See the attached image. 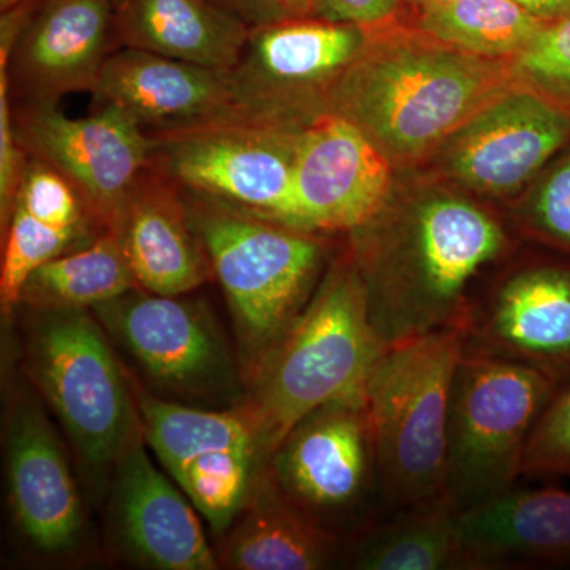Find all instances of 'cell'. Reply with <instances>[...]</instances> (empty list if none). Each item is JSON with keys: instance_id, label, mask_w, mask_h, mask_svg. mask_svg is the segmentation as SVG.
Masks as SVG:
<instances>
[{"instance_id": "obj_4", "label": "cell", "mask_w": 570, "mask_h": 570, "mask_svg": "<svg viewBox=\"0 0 570 570\" xmlns=\"http://www.w3.org/2000/svg\"><path fill=\"white\" fill-rule=\"evenodd\" d=\"M184 197L213 275L227 296L243 376L249 377L316 292L324 245L313 232L202 195Z\"/></svg>"}, {"instance_id": "obj_36", "label": "cell", "mask_w": 570, "mask_h": 570, "mask_svg": "<svg viewBox=\"0 0 570 570\" xmlns=\"http://www.w3.org/2000/svg\"><path fill=\"white\" fill-rule=\"evenodd\" d=\"M250 29L295 17L291 0H216Z\"/></svg>"}, {"instance_id": "obj_28", "label": "cell", "mask_w": 570, "mask_h": 570, "mask_svg": "<svg viewBox=\"0 0 570 570\" xmlns=\"http://www.w3.org/2000/svg\"><path fill=\"white\" fill-rule=\"evenodd\" d=\"M266 466L245 450H214L170 475L214 532H225L245 505L257 472Z\"/></svg>"}, {"instance_id": "obj_32", "label": "cell", "mask_w": 570, "mask_h": 570, "mask_svg": "<svg viewBox=\"0 0 570 570\" xmlns=\"http://www.w3.org/2000/svg\"><path fill=\"white\" fill-rule=\"evenodd\" d=\"M535 238L570 257V145L549 164L523 208Z\"/></svg>"}, {"instance_id": "obj_29", "label": "cell", "mask_w": 570, "mask_h": 570, "mask_svg": "<svg viewBox=\"0 0 570 570\" xmlns=\"http://www.w3.org/2000/svg\"><path fill=\"white\" fill-rule=\"evenodd\" d=\"M97 235L52 227L41 223L21 206H14L9 224L2 230L0 302L3 313L10 314L20 305L22 287L40 266L85 246Z\"/></svg>"}, {"instance_id": "obj_10", "label": "cell", "mask_w": 570, "mask_h": 570, "mask_svg": "<svg viewBox=\"0 0 570 570\" xmlns=\"http://www.w3.org/2000/svg\"><path fill=\"white\" fill-rule=\"evenodd\" d=\"M371 31L317 17H292L250 29L232 70L236 97L247 116L305 124L333 86L366 50Z\"/></svg>"}, {"instance_id": "obj_38", "label": "cell", "mask_w": 570, "mask_h": 570, "mask_svg": "<svg viewBox=\"0 0 570 570\" xmlns=\"http://www.w3.org/2000/svg\"><path fill=\"white\" fill-rule=\"evenodd\" d=\"M295 17H307L314 0H291Z\"/></svg>"}, {"instance_id": "obj_20", "label": "cell", "mask_w": 570, "mask_h": 570, "mask_svg": "<svg viewBox=\"0 0 570 570\" xmlns=\"http://www.w3.org/2000/svg\"><path fill=\"white\" fill-rule=\"evenodd\" d=\"M110 230L142 291L189 295L213 275L181 187L153 164L135 184Z\"/></svg>"}, {"instance_id": "obj_41", "label": "cell", "mask_w": 570, "mask_h": 570, "mask_svg": "<svg viewBox=\"0 0 570 570\" xmlns=\"http://www.w3.org/2000/svg\"><path fill=\"white\" fill-rule=\"evenodd\" d=\"M112 2L118 3V2H119V0H112Z\"/></svg>"}, {"instance_id": "obj_5", "label": "cell", "mask_w": 570, "mask_h": 570, "mask_svg": "<svg viewBox=\"0 0 570 570\" xmlns=\"http://www.w3.org/2000/svg\"><path fill=\"white\" fill-rule=\"evenodd\" d=\"M463 354V330H438L385 347L367 376L363 393L387 509L445 498L450 397Z\"/></svg>"}, {"instance_id": "obj_25", "label": "cell", "mask_w": 570, "mask_h": 570, "mask_svg": "<svg viewBox=\"0 0 570 570\" xmlns=\"http://www.w3.org/2000/svg\"><path fill=\"white\" fill-rule=\"evenodd\" d=\"M135 396L142 436L168 475L214 450H245L266 463L257 431L242 409L214 411L165 401L142 389Z\"/></svg>"}, {"instance_id": "obj_11", "label": "cell", "mask_w": 570, "mask_h": 570, "mask_svg": "<svg viewBox=\"0 0 570 570\" xmlns=\"http://www.w3.org/2000/svg\"><path fill=\"white\" fill-rule=\"evenodd\" d=\"M266 469L285 497L333 532L332 521L358 515L376 494L382 499L365 393L299 420Z\"/></svg>"}, {"instance_id": "obj_22", "label": "cell", "mask_w": 570, "mask_h": 570, "mask_svg": "<svg viewBox=\"0 0 570 570\" xmlns=\"http://www.w3.org/2000/svg\"><path fill=\"white\" fill-rule=\"evenodd\" d=\"M219 551L220 568L235 570H317L336 564L341 539L295 505L266 466L255 475L243 509Z\"/></svg>"}, {"instance_id": "obj_8", "label": "cell", "mask_w": 570, "mask_h": 570, "mask_svg": "<svg viewBox=\"0 0 570 570\" xmlns=\"http://www.w3.org/2000/svg\"><path fill=\"white\" fill-rule=\"evenodd\" d=\"M302 126L245 116L151 135V164L184 193L292 227V183Z\"/></svg>"}, {"instance_id": "obj_1", "label": "cell", "mask_w": 570, "mask_h": 570, "mask_svg": "<svg viewBox=\"0 0 570 570\" xmlns=\"http://www.w3.org/2000/svg\"><path fill=\"white\" fill-rule=\"evenodd\" d=\"M519 85L512 63L468 55L419 28L400 31L395 22L371 31L324 111L355 124L392 164L412 163Z\"/></svg>"}, {"instance_id": "obj_17", "label": "cell", "mask_w": 570, "mask_h": 570, "mask_svg": "<svg viewBox=\"0 0 570 570\" xmlns=\"http://www.w3.org/2000/svg\"><path fill=\"white\" fill-rule=\"evenodd\" d=\"M92 94L100 104L121 108L149 135L247 116L236 97L232 70L135 48H116L108 56Z\"/></svg>"}, {"instance_id": "obj_6", "label": "cell", "mask_w": 570, "mask_h": 570, "mask_svg": "<svg viewBox=\"0 0 570 570\" xmlns=\"http://www.w3.org/2000/svg\"><path fill=\"white\" fill-rule=\"evenodd\" d=\"M28 363L86 478L104 490L141 433L137 396L102 324L89 309L32 311Z\"/></svg>"}, {"instance_id": "obj_35", "label": "cell", "mask_w": 570, "mask_h": 570, "mask_svg": "<svg viewBox=\"0 0 570 570\" xmlns=\"http://www.w3.org/2000/svg\"><path fill=\"white\" fill-rule=\"evenodd\" d=\"M401 3L403 0H314L307 17L376 31L397 22Z\"/></svg>"}, {"instance_id": "obj_9", "label": "cell", "mask_w": 570, "mask_h": 570, "mask_svg": "<svg viewBox=\"0 0 570 570\" xmlns=\"http://www.w3.org/2000/svg\"><path fill=\"white\" fill-rule=\"evenodd\" d=\"M92 313L157 389L213 406H242V363L204 302L135 287Z\"/></svg>"}, {"instance_id": "obj_27", "label": "cell", "mask_w": 570, "mask_h": 570, "mask_svg": "<svg viewBox=\"0 0 570 570\" xmlns=\"http://www.w3.org/2000/svg\"><path fill=\"white\" fill-rule=\"evenodd\" d=\"M417 11L420 31L491 61L512 62L547 22L513 0H452Z\"/></svg>"}, {"instance_id": "obj_18", "label": "cell", "mask_w": 570, "mask_h": 570, "mask_svg": "<svg viewBox=\"0 0 570 570\" xmlns=\"http://www.w3.org/2000/svg\"><path fill=\"white\" fill-rule=\"evenodd\" d=\"M7 487L14 523L33 549L62 557L80 543V491L55 428L29 395L17 396L10 409Z\"/></svg>"}, {"instance_id": "obj_26", "label": "cell", "mask_w": 570, "mask_h": 570, "mask_svg": "<svg viewBox=\"0 0 570 570\" xmlns=\"http://www.w3.org/2000/svg\"><path fill=\"white\" fill-rule=\"evenodd\" d=\"M138 287L118 236L92 242L40 266L21 292L20 305L39 309H94Z\"/></svg>"}, {"instance_id": "obj_23", "label": "cell", "mask_w": 570, "mask_h": 570, "mask_svg": "<svg viewBox=\"0 0 570 570\" xmlns=\"http://www.w3.org/2000/svg\"><path fill=\"white\" fill-rule=\"evenodd\" d=\"M250 28L216 0H119L118 47L217 70H234Z\"/></svg>"}, {"instance_id": "obj_24", "label": "cell", "mask_w": 570, "mask_h": 570, "mask_svg": "<svg viewBox=\"0 0 570 570\" xmlns=\"http://www.w3.org/2000/svg\"><path fill=\"white\" fill-rule=\"evenodd\" d=\"M459 512L448 498L393 510L392 517L360 530L347 551L362 570L463 569L456 528Z\"/></svg>"}, {"instance_id": "obj_19", "label": "cell", "mask_w": 570, "mask_h": 570, "mask_svg": "<svg viewBox=\"0 0 570 570\" xmlns=\"http://www.w3.org/2000/svg\"><path fill=\"white\" fill-rule=\"evenodd\" d=\"M142 430L116 464L111 512L124 551L145 568L219 569L189 498L149 459Z\"/></svg>"}, {"instance_id": "obj_16", "label": "cell", "mask_w": 570, "mask_h": 570, "mask_svg": "<svg viewBox=\"0 0 570 570\" xmlns=\"http://www.w3.org/2000/svg\"><path fill=\"white\" fill-rule=\"evenodd\" d=\"M464 352L534 367L570 381V257L520 266L464 325Z\"/></svg>"}, {"instance_id": "obj_39", "label": "cell", "mask_w": 570, "mask_h": 570, "mask_svg": "<svg viewBox=\"0 0 570 570\" xmlns=\"http://www.w3.org/2000/svg\"><path fill=\"white\" fill-rule=\"evenodd\" d=\"M415 9H425V7L441 6V3L452 2V0H409Z\"/></svg>"}, {"instance_id": "obj_3", "label": "cell", "mask_w": 570, "mask_h": 570, "mask_svg": "<svg viewBox=\"0 0 570 570\" xmlns=\"http://www.w3.org/2000/svg\"><path fill=\"white\" fill-rule=\"evenodd\" d=\"M371 322L355 262L330 268L305 309L255 366L242 409L253 422L266 463L316 409L363 392L385 351Z\"/></svg>"}, {"instance_id": "obj_12", "label": "cell", "mask_w": 570, "mask_h": 570, "mask_svg": "<svg viewBox=\"0 0 570 570\" xmlns=\"http://www.w3.org/2000/svg\"><path fill=\"white\" fill-rule=\"evenodd\" d=\"M116 48L112 0H22L2 11L0 69L21 104L94 92Z\"/></svg>"}, {"instance_id": "obj_15", "label": "cell", "mask_w": 570, "mask_h": 570, "mask_svg": "<svg viewBox=\"0 0 570 570\" xmlns=\"http://www.w3.org/2000/svg\"><path fill=\"white\" fill-rule=\"evenodd\" d=\"M569 145V116L519 85L450 135L444 170L478 193L513 194Z\"/></svg>"}, {"instance_id": "obj_2", "label": "cell", "mask_w": 570, "mask_h": 570, "mask_svg": "<svg viewBox=\"0 0 570 570\" xmlns=\"http://www.w3.org/2000/svg\"><path fill=\"white\" fill-rule=\"evenodd\" d=\"M508 247L497 217L472 202L434 195L415 205L356 264L384 346L438 330L464 332L472 284Z\"/></svg>"}, {"instance_id": "obj_37", "label": "cell", "mask_w": 570, "mask_h": 570, "mask_svg": "<svg viewBox=\"0 0 570 570\" xmlns=\"http://www.w3.org/2000/svg\"><path fill=\"white\" fill-rule=\"evenodd\" d=\"M543 21L560 20L570 14V0H513Z\"/></svg>"}, {"instance_id": "obj_40", "label": "cell", "mask_w": 570, "mask_h": 570, "mask_svg": "<svg viewBox=\"0 0 570 570\" xmlns=\"http://www.w3.org/2000/svg\"><path fill=\"white\" fill-rule=\"evenodd\" d=\"M22 0H0V9L2 11L14 9V7L20 6Z\"/></svg>"}, {"instance_id": "obj_34", "label": "cell", "mask_w": 570, "mask_h": 570, "mask_svg": "<svg viewBox=\"0 0 570 570\" xmlns=\"http://www.w3.org/2000/svg\"><path fill=\"white\" fill-rule=\"evenodd\" d=\"M29 156L14 127L9 78L0 69V225L9 224Z\"/></svg>"}, {"instance_id": "obj_33", "label": "cell", "mask_w": 570, "mask_h": 570, "mask_svg": "<svg viewBox=\"0 0 570 570\" xmlns=\"http://www.w3.org/2000/svg\"><path fill=\"white\" fill-rule=\"evenodd\" d=\"M521 475L570 478V381L551 397L532 428Z\"/></svg>"}, {"instance_id": "obj_13", "label": "cell", "mask_w": 570, "mask_h": 570, "mask_svg": "<svg viewBox=\"0 0 570 570\" xmlns=\"http://www.w3.org/2000/svg\"><path fill=\"white\" fill-rule=\"evenodd\" d=\"M13 118L28 156L66 176L94 223L110 230L135 184L151 167V135L107 104L86 118H69L56 104L24 102L13 105Z\"/></svg>"}, {"instance_id": "obj_31", "label": "cell", "mask_w": 570, "mask_h": 570, "mask_svg": "<svg viewBox=\"0 0 570 570\" xmlns=\"http://www.w3.org/2000/svg\"><path fill=\"white\" fill-rule=\"evenodd\" d=\"M14 206H21L41 223L63 230L82 234L104 232L94 223L77 187L50 165L33 157H29L26 165Z\"/></svg>"}, {"instance_id": "obj_30", "label": "cell", "mask_w": 570, "mask_h": 570, "mask_svg": "<svg viewBox=\"0 0 570 570\" xmlns=\"http://www.w3.org/2000/svg\"><path fill=\"white\" fill-rule=\"evenodd\" d=\"M510 63L521 86L538 92L570 118V14L547 21Z\"/></svg>"}, {"instance_id": "obj_14", "label": "cell", "mask_w": 570, "mask_h": 570, "mask_svg": "<svg viewBox=\"0 0 570 570\" xmlns=\"http://www.w3.org/2000/svg\"><path fill=\"white\" fill-rule=\"evenodd\" d=\"M392 160L355 124L318 112L296 141L292 227L355 232L387 208Z\"/></svg>"}, {"instance_id": "obj_21", "label": "cell", "mask_w": 570, "mask_h": 570, "mask_svg": "<svg viewBox=\"0 0 570 570\" xmlns=\"http://www.w3.org/2000/svg\"><path fill=\"white\" fill-rule=\"evenodd\" d=\"M463 569L570 564V493L509 490L456 520Z\"/></svg>"}, {"instance_id": "obj_7", "label": "cell", "mask_w": 570, "mask_h": 570, "mask_svg": "<svg viewBox=\"0 0 570 570\" xmlns=\"http://www.w3.org/2000/svg\"><path fill=\"white\" fill-rule=\"evenodd\" d=\"M560 382L534 367L464 352L450 397L445 498L456 512L513 489L524 450Z\"/></svg>"}]
</instances>
